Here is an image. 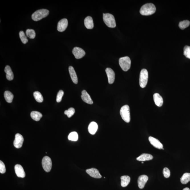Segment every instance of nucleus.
Masks as SVG:
<instances>
[{
	"mask_svg": "<svg viewBox=\"0 0 190 190\" xmlns=\"http://www.w3.org/2000/svg\"><path fill=\"white\" fill-rule=\"evenodd\" d=\"M120 113L122 119L125 122L128 123L130 121V107L128 105H124L121 108Z\"/></svg>",
	"mask_w": 190,
	"mask_h": 190,
	"instance_id": "obj_4",
	"label": "nucleus"
},
{
	"mask_svg": "<svg viewBox=\"0 0 190 190\" xmlns=\"http://www.w3.org/2000/svg\"><path fill=\"white\" fill-rule=\"evenodd\" d=\"M148 79V73L147 70L143 69L140 71V87L144 88L147 85Z\"/></svg>",
	"mask_w": 190,
	"mask_h": 190,
	"instance_id": "obj_6",
	"label": "nucleus"
},
{
	"mask_svg": "<svg viewBox=\"0 0 190 190\" xmlns=\"http://www.w3.org/2000/svg\"><path fill=\"white\" fill-rule=\"evenodd\" d=\"M154 101L156 105L158 107H161L162 106L164 101L162 97L158 93L154 94L153 95Z\"/></svg>",
	"mask_w": 190,
	"mask_h": 190,
	"instance_id": "obj_17",
	"label": "nucleus"
},
{
	"mask_svg": "<svg viewBox=\"0 0 190 190\" xmlns=\"http://www.w3.org/2000/svg\"><path fill=\"white\" fill-rule=\"evenodd\" d=\"M81 94V98L84 102L88 104H93V101L90 96L89 95L86 90H84L82 91Z\"/></svg>",
	"mask_w": 190,
	"mask_h": 190,
	"instance_id": "obj_16",
	"label": "nucleus"
},
{
	"mask_svg": "<svg viewBox=\"0 0 190 190\" xmlns=\"http://www.w3.org/2000/svg\"><path fill=\"white\" fill-rule=\"evenodd\" d=\"M19 36L21 41L23 44H25L28 42V40L26 36H25L24 32L23 31H20V32H19Z\"/></svg>",
	"mask_w": 190,
	"mask_h": 190,
	"instance_id": "obj_31",
	"label": "nucleus"
},
{
	"mask_svg": "<svg viewBox=\"0 0 190 190\" xmlns=\"http://www.w3.org/2000/svg\"><path fill=\"white\" fill-rule=\"evenodd\" d=\"M142 164H144V162H142Z\"/></svg>",
	"mask_w": 190,
	"mask_h": 190,
	"instance_id": "obj_38",
	"label": "nucleus"
},
{
	"mask_svg": "<svg viewBox=\"0 0 190 190\" xmlns=\"http://www.w3.org/2000/svg\"><path fill=\"white\" fill-rule=\"evenodd\" d=\"M4 71L6 73V77L7 80L9 81L13 80L14 78V75L11 67L9 66H6L4 69Z\"/></svg>",
	"mask_w": 190,
	"mask_h": 190,
	"instance_id": "obj_19",
	"label": "nucleus"
},
{
	"mask_svg": "<svg viewBox=\"0 0 190 190\" xmlns=\"http://www.w3.org/2000/svg\"><path fill=\"white\" fill-rule=\"evenodd\" d=\"M98 129V125L96 122H93L90 123L88 127V131L91 134H95Z\"/></svg>",
	"mask_w": 190,
	"mask_h": 190,
	"instance_id": "obj_20",
	"label": "nucleus"
},
{
	"mask_svg": "<svg viewBox=\"0 0 190 190\" xmlns=\"http://www.w3.org/2000/svg\"><path fill=\"white\" fill-rule=\"evenodd\" d=\"M68 25V21L66 19H63L58 22L57 26L58 30L59 32H62L65 31L67 29Z\"/></svg>",
	"mask_w": 190,
	"mask_h": 190,
	"instance_id": "obj_10",
	"label": "nucleus"
},
{
	"mask_svg": "<svg viewBox=\"0 0 190 190\" xmlns=\"http://www.w3.org/2000/svg\"><path fill=\"white\" fill-rule=\"evenodd\" d=\"M156 10V8L154 4L147 3L144 4L140 10V14L144 16H149L154 14Z\"/></svg>",
	"mask_w": 190,
	"mask_h": 190,
	"instance_id": "obj_1",
	"label": "nucleus"
},
{
	"mask_svg": "<svg viewBox=\"0 0 190 190\" xmlns=\"http://www.w3.org/2000/svg\"><path fill=\"white\" fill-rule=\"evenodd\" d=\"M75 113V110L73 108L71 107L68 110H66L64 113L66 115L68 118H71L74 115Z\"/></svg>",
	"mask_w": 190,
	"mask_h": 190,
	"instance_id": "obj_32",
	"label": "nucleus"
},
{
	"mask_svg": "<svg viewBox=\"0 0 190 190\" xmlns=\"http://www.w3.org/2000/svg\"><path fill=\"white\" fill-rule=\"evenodd\" d=\"M149 140L151 144L154 147L159 149H163V145L159 140L152 137H149Z\"/></svg>",
	"mask_w": 190,
	"mask_h": 190,
	"instance_id": "obj_13",
	"label": "nucleus"
},
{
	"mask_svg": "<svg viewBox=\"0 0 190 190\" xmlns=\"http://www.w3.org/2000/svg\"><path fill=\"white\" fill-rule=\"evenodd\" d=\"M31 117L34 120L39 121L41 119L42 115L40 112L34 111L31 112L30 114Z\"/></svg>",
	"mask_w": 190,
	"mask_h": 190,
	"instance_id": "obj_24",
	"label": "nucleus"
},
{
	"mask_svg": "<svg viewBox=\"0 0 190 190\" xmlns=\"http://www.w3.org/2000/svg\"><path fill=\"white\" fill-rule=\"evenodd\" d=\"M153 158V157L152 155L148 154H143L137 158V161L143 162L146 161H150Z\"/></svg>",
	"mask_w": 190,
	"mask_h": 190,
	"instance_id": "obj_22",
	"label": "nucleus"
},
{
	"mask_svg": "<svg viewBox=\"0 0 190 190\" xmlns=\"http://www.w3.org/2000/svg\"><path fill=\"white\" fill-rule=\"evenodd\" d=\"M24 142V138L21 134H16L13 142V145L16 148L19 149L22 147Z\"/></svg>",
	"mask_w": 190,
	"mask_h": 190,
	"instance_id": "obj_8",
	"label": "nucleus"
},
{
	"mask_svg": "<svg viewBox=\"0 0 190 190\" xmlns=\"http://www.w3.org/2000/svg\"><path fill=\"white\" fill-rule=\"evenodd\" d=\"M190 24L189 21L185 20L179 22V27L181 29L183 30L189 26Z\"/></svg>",
	"mask_w": 190,
	"mask_h": 190,
	"instance_id": "obj_30",
	"label": "nucleus"
},
{
	"mask_svg": "<svg viewBox=\"0 0 190 190\" xmlns=\"http://www.w3.org/2000/svg\"><path fill=\"white\" fill-rule=\"evenodd\" d=\"M68 139L73 141H77L78 139V135L76 132H73L69 134Z\"/></svg>",
	"mask_w": 190,
	"mask_h": 190,
	"instance_id": "obj_28",
	"label": "nucleus"
},
{
	"mask_svg": "<svg viewBox=\"0 0 190 190\" xmlns=\"http://www.w3.org/2000/svg\"><path fill=\"white\" fill-rule=\"evenodd\" d=\"M148 180V177L146 175H142L139 176L138 179V184L139 188L143 189L145 186V185Z\"/></svg>",
	"mask_w": 190,
	"mask_h": 190,
	"instance_id": "obj_14",
	"label": "nucleus"
},
{
	"mask_svg": "<svg viewBox=\"0 0 190 190\" xmlns=\"http://www.w3.org/2000/svg\"><path fill=\"white\" fill-rule=\"evenodd\" d=\"M163 174H164V177L167 178L170 177V172L169 169L167 167H165L163 170Z\"/></svg>",
	"mask_w": 190,
	"mask_h": 190,
	"instance_id": "obj_35",
	"label": "nucleus"
},
{
	"mask_svg": "<svg viewBox=\"0 0 190 190\" xmlns=\"http://www.w3.org/2000/svg\"><path fill=\"white\" fill-rule=\"evenodd\" d=\"M69 71L71 80L73 83L75 84L77 83L78 79L77 75L74 68L72 66H71L69 67Z\"/></svg>",
	"mask_w": 190,
	"mask_h": 190,
	"instance_id": "obj_18",
	"label": "nucleus"
},
{
	"mask_svg": "<svg viewBox=\"0 0 190 190\" xmlns=\"http://www.w3.org/2000/svg\"><path fill=\"white\" fill-rule=\"evenodd\" d=\"M49 11L46 9H41L34 12L32 15V19L35 21H38L48 15Z\"/></svg>",
	"mask_w": 190,
	"mask_h": 190,
	"instance_id": "obj_2",
	"label": "nucleus"
},
{
	"mask_svg": "<svg viewBox=\"0 0 190 190\" xmlns=\"http://www.w3.org/2000/svg\"><path fill=\"white\" fill-rule=\"evenodd\" d=\"M105 71L108 79L109 83L110 84H112L115 81V72L112 69L109 68L106 69Z\"/></svg>",
	"mask_w": 190,
	"mask_h": 190,
	"instance_id": "obj_12",
	"label": "nucleus"
},
{
	"mask_svg": "<svg viewBox=\"0 0 190 190\" xmlns=\"http://www.w3.org/2000/svg\"><path fill=\"white\" fill-rule=\"evenodd\" d=\"M181 182L183 184H186L190 181V173H185L180 179Z\"/></svg>",
	"mask_w": 190,
	"mask_h": 190,
	"instance_id": "obj_26",
	"label": "nucleus"
},
{
	"mask_svg": "<svg viewBox=\"0 0 190 190\" xmlns=\"http://www.w3.org/2000/svg\"><path fill=\"white\" fill-rule=\"evenodd\" d=\"M183 190H190L189 188H185L183 189Z\"/></svg>",
	"mask_w": 190,
	"mask_h": 190,
	"instance_id": "obj_37",
	"label": "nucleus"
},
{
	"mask_svg": "<svg viewBox=\"0 0 190 190\" xmlns=\"http://www.w3.org/2000/svg\"><path fill=\"white\" fill-rule=\"evenodd\" d=\"M4 97L6 101L8 103H11L13 101V95L9 91H6L4 93Z\"/></svg>",
	"mask_w": 190,
	"mask_h": 190,
	"instance_id": "obj_25",
	"label": "nucleus"
},
{
	"mask_svg": "<svg viewBox=\"0 0 190 190\" xmlns=\"http://www.w3.org/2000/svg\"><path fill=\"white\" fill-rule=\"evenodd\" d=\"M34 97L36 101L38 103H42L43 101V98L42 94L38 91H35L33 93Z\"/></svg>",
	"mask_w": 190,
	"mask_h": 190,
	"instance_id": "obj_27",
	"label": "nucleus"
},
{
	"mask_svg": "<svg viewBox=\"0 0 190 190\" xmlns=\"http://www.w3.org/2000/svg\"><path fill=\"white\" fill-rule=\"evenodd\" d=\"M27 36L30 39H34L36 37V33L33 29H28L26 31Z\"/></svg>",
	"mask_w": 190,
	"mask_h": 190,
	"instance_id": "obj_29",
	"label": "nucleus"
},
{
	"mask_svg": "<svg viewBox=\"0 0 190 190\" xmlns=\"http://www.w3.org/2000/svg\"><path fill=\"white\" fill-rule=\"evenodd\" d=\"M184 55L187 58L190 59V47L189 46H185L184 48Z\"/></svg>",
	"mask_w": 190,
	"mask_h": 190,
	"instance_id": "obj_33",
	"label": "nucleus"
},
{
	"mask_svg": "<svg viewBox=\"0 0 190 190\" xmlns=\"http://www.w3.org/2000/svg\"><path fill=\"white\" fill-rule=\"evenodd\" d=\"M86 172L91 177L95 178L100 179L102 177V176L99 170L95 168L87 169L86 170Z\"/></svg>",
	"mask_w": 190,
	"mask_h": 190,
	"instance_id": "obj_11",
	"label": "nucleus"
},
{
	"mask_svg": "<svg viewBox=\"0 0 190 190\" xmlns=\"http://www.w3.org/2000/svg\"><path fill=\"white\" fill-rule=\"evenodd\" d=\"M103 15V20L108 27L111 28L116 27V21L113 15L107 13H104Z\"/></svg>",
	"mask_w": 190,
	"mask_h": 190,
	"instance_id": "obj_3",
	"label": "nucleus"
},
{
	"mask_svg": "<svg viewBox=\"0 0 190 190\" xmlns=\"http://www.w3.org/2000/svg\"><path fill=\"white\" fill-rule=\"evenodd\" d=\"M15 171L18 177L24 178L25 176V173L22 166L17 164L15 167Z\"/></svg>",
	"mask_w": 190,
	"mask_h": 190,
	"instance_id": "obj_15",
	"label": "nucleus"
},
{
	"mask_svg": "<svg viewBox=\"0 0 190 190\" xmlns=\"http://www.w3.org/2000/svg\"><path fill=\"white\" fill-rule=\"evenodd\" d=\"M72 53L76 59H81L83 58L85 56L86 54L83 49L78 47H75L73 48Z\"/></svg>",
	"mask_w": 190,
	"mask_h": 190,
	"instance_id": "obj_9",
	"label": "nucleus"
},
{
	"mask_svg": "<svg viewBox=\"0 0 190 190\" xmlns=\"http://www.w3.org/2000/svg\"><path fill=\"white\" fill-rule=\"evenodd\" d=\"M119 64L121 68L124 71H126L130 69L131 65V61L128 56L120 58Z\"/></svg>",
	"mask_w": 190,
	"mask_h": 190,
	"instance_id": "obj_5",
	"label": "nucleus"
},
{
	"mask_svg": "<svg viewBox=\"0 0 190 190\" xmlns=\"http://www.w3.org/2000/svg\"><path fill=\"white\" fill-rule=\"evenodd\" d=\"M6 172V168L5 164L1 161H0V173H4Z\"/></svg>",
	"mask_w": 190,
	"mask_h": 190,
	"instance_id": "obj_36",
	"label": "nucleus"
},
{
	"mask_svg": "<svg viewBox=\"0 0 190 190\" xmlns=\"http://www.w3.org/2000/svg\"><path fill=\"white\" fill-rule=\"evenodd\" d=\"M121 185L122 187H126L130 181V177L128 176H122L120 178Z\"/></svg>",
	"mask_w": 190,
	"mask_h": 190,
	"instance_id": "obj_23",
	"label": "nucleus"
},
{
	"mask_svg": "<svg viewBox=\"0 0 190 190\" xmlns=\"http://www.w3.org/2000/svg\"><path fill=\"white\" fill-rule=\"evenodd\" d=\"M64 95V92L61 90L59 91L57 95L56 101L58 103H60L62 101V98Z\"/></svg>",
	"mask_w": 190,
	"mask_h": 190,
	"instance_id": "obj_34",
	"label": "nucleus"
},
{
	"mask_svg": "<svg viewBox=\"0 0 190 190\" xmlns=\"http://www.w3.org/2000/svg\"><path fill=\"white\" fill-rule=\"evenodd\" d=\"M85 27L88 29H92L94 27V23L92 18L91 16H88L84 20Z\"/></svg>",
	"mask_w": 190,
	"mask_h": 190,
	"instance_id": "obj_21",
	"label": "nucleus"
},
{
	"mask_svg": "<svg viewBox=\"0 0 190 190\" xmlns=\"http://www.w3.org/2000/svg\"><path fill=\"white\" fill-rule=\"evenodd\" d=\"M42 164L45 171L47 172L50 171L52 167V160L49 157H44L42 160Z\"/></svg>",
	"mask_w": 190,
	"mask_h": 190,
	"instance_id": "obj_7",
	"label": "nucleus"
}]
</instances>
